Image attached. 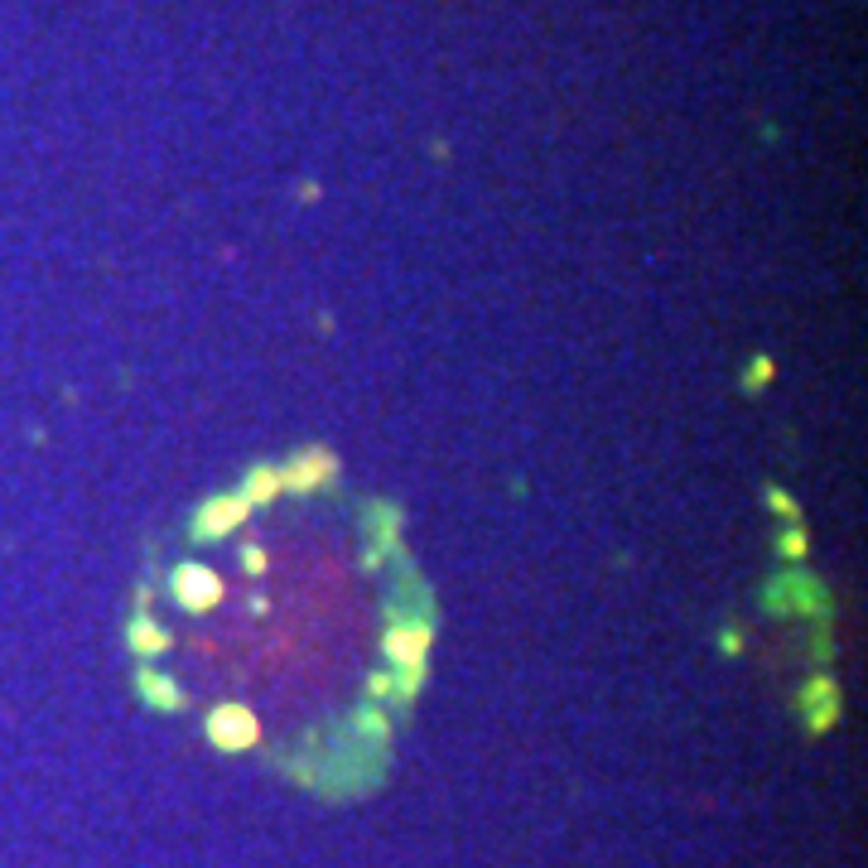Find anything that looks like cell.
<instances>
[{"label": "cell", "instance_id": "6da1fadb", "mask_svg": "<svg viewBox=\"0 0 868 868\" xmlns=\"http://www.w3.org/2000/svg\"><path fill=\"white\" fill-rule=\"evenodd\" d=\"M246 497L242 492H232V497H213L203 512H198V521H193V531H198V541H217V536H232L237 526L246 521Z\"/></svg>", "mask_w": 868, "mask_h": 868}, {"label": "cell", "instance_id": "7a4b0ae2", "mask_svg": "<svg viewBox=\"0 0 868 868\" xmlns=\"http://www.w3.org/2000/svg\"><path fill=\"white\" fill-rule=\"evenodd\" d=\"M333 473H338L333 454H328V449H314V454H299V459L285 463V468H280V483L295 488V492H314V488H324Z\"/></svg>", "mask_w": 868, "mask_h": 868}, {"label": "cell", "instance_id": "3957f363", "mask_svg": "<svg viewBox=\"0 0 868 868\" xmlns=\"http://www.w3.org/2000/svg\"><path fill=\"white\" fill-rule=\"evenodd\" d=\"M174 598L184 603V608H193V613H208L217 598H222V584H217L213 570H198V565H184V570L174 574Z\"/></svg>", "mask_w": 868, "mask_h": 868}, {"label": "cell", "instance_id": "277c9868", "mask_svg": "<svg viewBox=\"0 0 868 868\" xmlns=\"http://www.w3.org/2000/svg\"><path fill=\"white\" fill-rule=\"evenodd\" d=\"M208 733H213L217 748H251L261 729H256V719H251L242 705H222L213 719H208Z\"/></svg>", "mask_w": 868, "mask_h": 868}, {"label": "cell", "instance_id": "5b68a950", "mask_svg": "<svg viewBox=\"0 0 868 868\" xmlns=\"http://www.w3.org/2000/svg\"><path fill=\"white\" fill-rule=\"evenodd\" d=\"M425 651H430V627L415 623V627H391L386 632V656L406 671H425Z\"/></svg>", "mask_w": 868, "mask_h": 868}, {"label": "cell", "instance_id": "8992f818", "mask_svg": "<svg viewBox=\"0 0 868 868\" xmlns=\"http://www.w3.org/2000/svg\"><path fill=\"white\" fill-rule=\"evenodd\" d=\"M806 709H811V729L835 724V714H840V695H835V685H830V680H815L811 690H806Z\"/></svg>", "mask_w": 868, "mask_h": 868}, {"label": "cell", "instance_id": "52a82bcc", "mask_svg": "<svg viewBox=\"0 0 868 868\" xmlns=\"http://www.w3.org/2000/svg\"><path fill=\"white\" fill-rule=\"evenodd\" d=\"M280 488H285V483H280V468L261 463V468H251V478H246L242 497H246V507H256V502H271Z\"/></svg>", "mask_w": 868, "mask_h": 868}, {"label": "cell", "instance_id": "ba28073f", "mask_svg": "<svg viewBox=\"0 0 868 868\" xmlns=\"http://www.w3.org/2000/svg\"><path fill=\"white\" fill-rule=\"evenodd\" d=\"M164 642H169V637H164V632L150 623L145 613H136V618H131V651H136V656H155Z\"/></svg>", "mask_w": 868, "mask_h": 868}, {"label": "cell", "instance_id": "9c48e42d", "mask_svg": "<svg viewBox=\"0 0 868 868\" xmlns=\"http://www.w3.org/2000/svg\"><path fill=\"white\" fill-rule=\"evenodd\" d=\"M140 690H145V700L150 705H160V709H179L184 705V695H174V685L164 676H140Z\"/></svg>", "mask_w": 868, "mask_h": 868}, {"label": "cell", "instance_id": "30bf717a", "mask_svg": "<svg viewBox=\"0 0 868 868\" xmlns=\"http://www.w3.org/2000/svg\"><path fill=\"white\" fill-rule=\"evenodd\" d=\"M806 531H787V536H782V541H777V550H782V555H787V560H801V555H806Z\"/></svg>", "mask_w": 868, "mask_h": 868}, {"label": "cell", "instance_id": "8fae6325", "mask_svg": "<svg viewBox=\"0 0 868 868\" xmlns=\"http://www.w3.org/2000/svg\"><path fill=\"white\" fill-rule=\"evenodd\" d=\"M767 377H772V357H758V362L748 367V377H743V386H748V391H758V386H762Z\"/></svg>", "mask_w": 868, "mask_h": 868}, {"label": "cell", "instance_id": "7c38bea8", "mask_svg": "<svg viewBox=\"0 0 868 868\" xmlns=\"http://www.w3.org/2000/svg\"><path fill=\"white\" fill-rule=\"evenodd\" d=\"M767 502H772V507H777L782 516H796V507H791V497H787V492H767Z\"/></svg>", "mask_w": 868, "mask_h": 868}, {"label": "cell", "instance_id": "4fadbf2b", "mask_svg": "<svg viewBox=\"0 0 868 868\" xmlns=\"http://www.w3.org/2000/svg\"><path fill=\"white\" fill-rule=\"evenodd\" d=\"M246 570H251V574H261V570H266V555H261L256 545H246Z\"/></svg>", "mask_w": 868, "mask_h": 868}]
</instances>
